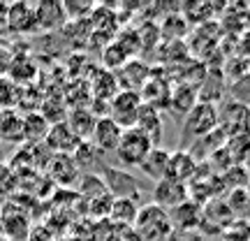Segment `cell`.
Returning a JSON list of instances; mask_svg holds the SVG:
<instances>
[{
  "mask_svg": "<svg viewBox=\"0 0 250 241\" xmlns=\"http://www.w3.org/2000/svg\"><path fill=\"white\" fill-rule=\"evenodd\" d=\"M215 128H218V107L211 105V102H202L199 100L181 121V130H179L181 149H188L190 144L202 139L204 134L213 132Z\"/></svg>",
  "mask_w": 250,
  "mask_h": 241,
  "instance_id": "obj_1",
  "label": "cell"
},
{
  "mask_svg": "<svg viewBox=\"0 0 250 241\" xmlns=\"http://www.w3.org/2000/svg\"><path fill=\"white\" fill-rule=\"evenodd\" d=\"M132 227L144 241H167L169 234L174 232V225L169 220V211L153 204V202L139 206V214H137V220H134Z\"/></svg>",
  "mask_w": 250,
  "mask_h": 241,
  "instance_id": "obj_2",
  "label": "cell"
},
{
  "mask_svg": "<svg viewBox=\"0 0 250 241\" xmlns=\"http://www.w3.org/2000/svg\"><path fill=\"white\" fill-rule=\"evenodd\" d=\"M98 174L114 199H134V202L142 199V186L132 172L123 170V167H114V165H104Z\"/></svg>",
  "mask_w": 250,
  "mask_h": 241,
  "instance_id": "obj_3",
  "label": "cell"
},
{
  "mask_svg": "<svg viewBox=\"0 0 250 241\" xmlns=\"http://www.w3.org/2000/svg\"><path fill=\"white\" fill-rule=\"evenodd\" d=\"M151 149H153L151 139L139 128H127L121 134V142H118L114 153H116L121 165H125V167H139L146 160V155L151 153Z\"/></svg>",
  "mask_w": 250,
  "mask_h": 241,
  "instance_id": "obj_4",
  "label": "cell"
},
{
  "mask_svg": "<svg viewBox=\"0 0 250 241\" xmlns=\"http://www.w3.org/2000/svg\"><path fill=\"white\" fill-rule=\"evenodd\" d=\"M218 128L227 134V139L250 134V109L236 100H227L218 109Z\"/></svg>",
  "mask_w": 250,
  "mask_h": 241,
  "instance_id": "obj_5",
  "label": "cell"
},
{
  "mask_svg": "<svg viewBox=\"0 0 250 241\" xmlns=\"http://www.w3.org/2000/svg\"><path fill=\"white\" fill-rule=\"evenodd\" d=\"M142 95L134 93V90H118L114 98L109 100V118L116 121L123 130L134 128L137 125V116H139V109H142Z\"/></svg>",
  "mask_w": 250,
  "mask_h": 241,
  "instance_id": "obj_6",
  "label": "cell"
},
{
  "mask_svg": "<svg viewBox=\"0 0 250 241\" xmlns=\"http://www.w3.org/2000/svg\"><path fill=\"white\" fill-rule=\"evenodd\" d=\"M121 134H123V128H121L116 121H111L109 116H98V123L93 128L88 142L93 144L100 153L107 155L109 151H116L118 142H121Z\"/></svg>",
  "mask_w": 250,
  "mask_h": 241,
  "instance_id": "obj_7",
  "label": "cell"
},
{
  "mask_svg": "<svg viewBox=\"0 0 250 241\" xmlns=\"http://www.w3.org/2000/svg\"><path fill=\"white\" fill-rule=\"evenodd\" d=\"M116 72L118 74H114V77H116L118 90H134V93H139L151 77V67L144 61H134V58L125 63L123 67H118Z\"/></svg>",
  "mask_w": 250,
  "mask_h": 241,
  "instance_id": "obj_8",
  "label": "cell"
},
{
  "mask_svg": "<svg viewBox=\"0 0 250 241\" xmlns=\"http://www.w3.org/2000/svg\"><path fill=\"white\" fill-rule=\"evenodd\" d=\"M186 199H188L186 183H179V181H171V179L155 181V188H153V204H158L169 211V209L179 206L181 202H186Z\"/></svg>",
  "mask_w": 250,
  "mask_h": 241,
  "instance_id": "obj_9",
  "label": "cell"
},
{
  "mask_svg": "<svg viewBox=\"0 0 250 241\" xmlns=\"http://www.w3.org/2000/svg\"><path fill=\"white\" fill-rule=\"evenodd\" d=\"M44 142H46V146H49L54 153L72 155V153H74V149L81 144V139L70 130V125L62 121V123H54L51 128H49Z\"/></svg>",
  "mask_w": 250,
  "mask_h": 241,
  "instance_id": "obj_10",
  "label": "cell"
},
{
  "mask_svg": "<svg viewBox=\"0 0 250 241\" xmlns=\"http://www.w3.org/2000/svg\"><path fill=\"white\" fill-rule=\"evenodd\" d=\"M46 167H49V176H51V181L58 183V186H62V188L74 186V183L79 181V167H77V162L72 160V155L54 153Z\"/></svg>",
  "mask_w": 250,
  "mask_h": 241,
  "instance_id": "obj_11",
  "label": "cell"
},
{
  "mask_svg": "<svg viewBox=\"0 0 250 241\" xmlns=\"http://www.w3.org/2000/svg\"><path fill=\"white\" fill-rule=\"evenodd\" d=\"M197 160L186 151V149H179L169 155V165H167V174L165 179H171V181H179V183H186L192 179L197 174Z\"/></svg>",
  "mask_w": 250,
  "mask_h": 241,
  "instance_id": "obj_12",
  "label": "cell"
},
{
  "mask_svg": "<svg viewBox=\"0 0 250 241\" xmlns=\"http://www.w3.org/2000/svg\"><path fill=\"white\" fill-rule=\"evenodd\" d=\"M148 139H151L153 146H160L162 142V130H165V118H162V111H158L155 107H148V105H142L139 109V116H137V125Z\"/></svg>",
  "mask_w": 250,
  "mask_h": 241,
  "instance_id": "obj_13",
  "label": "cell"
},
{
  "mask_svg": "<svg viewBox=\"0 0 250 241\" xmlns=\"http://www.w3.org/2000/svg\"><path fill=\"white\" fill-rule=\"evenodd\" d=\"M199 102V93H197V86L192 84H176L171 86V95H169V111L174 116L183 118Z\"/></svg>",
  "mask_w": 250,
  "mask_h": 241,
  "instance_id": "obj_14",
  "label": "cell"
},
{
  "mask_svg": "<svg viewBox=\"0 0 250 241\" xmlns=\"http://www.w3.org/2000/svg\"><path fill=\"white\" fill-rule=\"evenodd\" d=\"M169 220H171V225H174V230L192 232V227H197L199 220H202V209H199L197 202L186 199V202H181L179 206L169 209Z\"/></svg>",
  "mask_w": 250,
  "mask_h": 241,
  "instance_id": "obj_15",
  "label": "cell"
},
{
  "mask_svg": "<svg viewBox=\"0 0 250 241\" xmlns=\"http://www.w3.org/2000/svg\"><path fill=\"white\" fill-rule=\"evenodd\" d=\"M35 21L40 30H58L65 26L67 14L62 2H40L35 5Z\"/></svg>",
  "mask_w": 250,
  "mask_h": 241,
  "instance_id": "obj_16",
  "label": "cell"
},
{
  "mask_svg": "<svg viewBox=\"0 0 250 241\" xmlns=\"http://www.w3.org/2000/svg\"><path fill=\"white\" fill-rule=\"evenodd\" d=\"M72 160L77 162L79 172H88V174H98L107 162H104V153H100L90 142H81L74 153H72Z\"/></svg>",
  "mask_w": 250,
  "mask_h": 241,
  "instance_id": "obj_17",
  "label": "cell"
},
{
  "mask_svg": "<svg viewBox=\"0 0 250 241\" xmlns=\"http://www.w3.org/2000/svg\"><path fill=\"white\" fill-rule=\"evenodd\" d=\"M7 26L14 30V33H30L37 28V21H35V7L30 5H12L7 7Z\"/></svg>",
  "mask_w": 250,
  "mask_h": 241,
  "instance_id": "obj_18",
  "label": "cell"
},
{
  "mask_svg": "<svg viewBox=\"0 0 250 241\" xmlns=\"http://www.w3.org/2000/svg\"><path fill=\"white\" fill-rule=\"evenodd\" d=\"M169 155L171 151L167 149H162V146H153L151 153L146 155V160L139 165V170L153 181H160L165 179V174H167V165H169Z\"/></svg>",
  "mask_w": 250,
  "mask_h": 241,
  "instance_id": "obj_19",
  "label": "cell"
},
{
  "mask_svg": "<svg viewBox=\"0 0 250 241\" xmlns=\"http://www.w3.org/2000/svg\"><path fill=\"white\" fill-rule=\"evenodd\" d=\"M65 123L70 125V130L79 137L81 142H88L90 132H93L95 123H98V116H95L90 109L79 107V109H74V111H70V116H67Z\"/></svg>",
  "mask_w": 250,
  "mask_h": 241,
  "instance_id": "obj_20",
  "label": "cell"
},
{
  "mask_svg": "<svg viewBox=\"0 0 250 241\" xmlns=\"http://www.w3.org/2000/svg\"><path fill=\"white\" fill-rule=\"evenodd\" d=\"M137 214H139V202H134V199H114L109 220L118 225V227H132L134 220H137Z\"/></svg>",
  "mask_w": 250,
  "mask_h": 241,
  "instance_id": "obj_21",
  "label": "cell"
},
{
  "mask_svg": "<svg viewBox=\"0 0 250 241\" xmlns=\"http://www.w3.org/2000/svg\"><path fill=\"white\" fill-rule=\"evenodd\" d=\"M49 128H51V125H49V118H46L44 114L33 111V114H28V116L23 118V139H28L30 144L44 142Z\"/></svg>",
  "mask_w": 250,
  "mask_h": 241,
  "instance_id": "obj_22",
  "label": "cell"
},
{
  "mask_svg": "<svg viewBox=\"0 0 250 241\" xmlns=\"http://www.w3.org/2000/svg\"><path fill=\"white\" fill-rule=\"evenodd\" d=\"M77 195L83 202H90L95 197L107 195V186L100 179V174H81L79 181H77Z\"/></svg>",
  "mask_w": 250,
  "mask_h": 241,
  "instance_id": "obj_23",
  "label": "cell"
},
{
  "mask_svg": "<svg viewBox=\"0 0 250 241\" xmlns=\"http://www.w3.org/2000/svg\"><path fill=\"white\" fill-rule=\"evenodd\" d=\"M0 137L7 142H21L23 139V118L17 116L12 109H5L0 114Z\"/></svg>",
  "mask_w": 250,
  "mask_h": 241,
  "instance_id": "obj_24",
  "label": "cell"
},
{
  "mask_svg": "<svg viewBox=\"0 0 250 241\" xmlns=\"http://www.w3.org/2000/svg\"><path fill=\"white\" fill-rule=\"evenodd\" d=\"M188 30V21L186 17H181V14H171V17L165 19V23L160 26V33L165 35H169L167 40H183Z\"/></svg>",
  "mask_w": 250,
  "mask_h": 241,
  "instance_id": "obj_25",
  "label": "cell"
},
{
  "mask_svg": "<svg viewBox=\"0 0 250 241\" xmlns=\"http://www.w3.org/2000/svg\"><path fill=\"white\" fill-rule=\"evenodd\" d=\"M229 93H232V100L241 102L243 107L250 109V72L243 74L241 79H236L229 84Z\"/></svg>",
  "mask_w": 250,
  "mask_h": 241,
  "instance_id": "obj_26",
  "label": "cell"
},
{
  "mask_svg": "<svg viewBox=\"0 0 250 241\" xmlns=\"http://www.w3.org/2000/svg\"><path fill=\"white\" fill-rule=\"evenodd\" d=\"M9 65H12V54L5 46H0V79H2V74L9 72Z\"/></svg>",
  "mask_w": 250,
  "mask_h": 241,
  "instance_id": "obj_27",
  "label": "cell"
},
{
  "mask_svg": "<svg viewBox=\"0 0 250 241\" xmlns=\"http://www.w3.org/2000/svg\"><path fill=\"white\" fill-rule=\"evenodd\" d=\"M118 241H144V239L137 234L134 227H125V230H121V234H118Z\"/></svg>",
  "mask_w": 250,
  "mask_h": 241,
  "instance_id": "obj_28",
  "label": "cell"
},
{
  "mask_svg": "<svg viewBox=\"0 0 250 241\" xmlns=\"http://www.w3.org/2000/svg\"><path fill=\"white\" fill-rule=\"evenodd\" d=\"M167 241H195V237H192V232H183V230H174V232L169 234V239Z\"/></svg>",
  "mask_w": 250,
  "mask_h": 241,
  "instance_id": "obj_29",
  "label": "cell"
},
{
  "mask_svg": "<svg viewBox=\"0 0 250 241\" xmlns=\"http://www.w3.org/2000/svg\"><path fill=\"white\" fill-rule=\"evenodd\" d=\"M248 186H250V181H248Z\"/></svg>",
  "mask_w": 250,
  "mask_h": 241,
  "instance_id": "obj_30",
  "label": "cell"
}]
</instances>
